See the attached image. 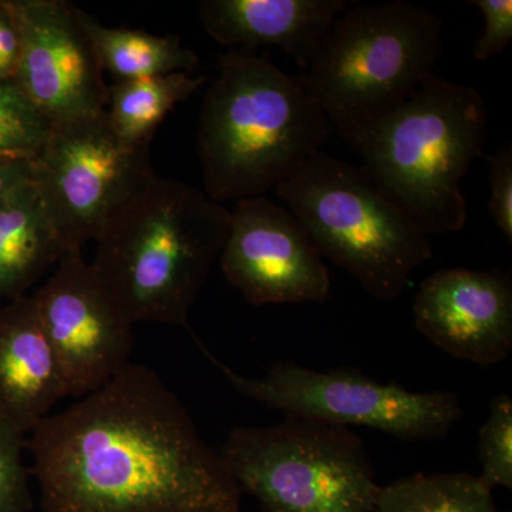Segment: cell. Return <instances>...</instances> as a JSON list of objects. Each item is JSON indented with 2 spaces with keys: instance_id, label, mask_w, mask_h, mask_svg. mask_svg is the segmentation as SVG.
Instances as JSON below:
<instances>
[{
  "instance_id": "cell-1",
  "label": "cell",
  "mask_w": 512,
  "mask_h": 512,
  "mask_svg": "<svg viewBox=\"0 0 512 512\" xmlns=\"http://www.w3.org/2000/svg\"><path fill=\"white\" fill-rule=\"evenodd\" d=\"M43 512H239L242 493L177 394L130 363L28 441Z\"/></svg>"
},
{
  "instance_id": "cell-2",
  "label": "cell",
  "mask_w": 512,
  "mask_h": 512,
  "mask_svg": "<svg viewBox=\"0 0 512 512\" xmlns=\"http://www.w3.org/2000/svg\"><path fill=\"white\" fill-rule=\"evenodd\" d=\"M330 131L305 74L284 72L268 53H225L198 116L204 192L218 204L264 197L322 151Z\"/></svg>"
},
{
  "instance_id": "cell-3",
  "label": "cell",
  "mask_w": 512,
  "mask_h": 512,
  "mask_svg": "<svg viewBox=\"0 0 512 512\" xmlns=\"http://www.w3.org/2000/svg\"><path fill=\"white\" fill-rule=\"evenodd\" d=\"M229 225L231 211L204 191L157 177L96 239L94 272L131 322L188 328Z\"/></svg>"
},
{
  "instance_id": "cell-4",
  "label": "cell",
  "mask_w": 512,
  "mask_h": 512,
  "mask_svg": "<svg viewBox=\"0 0 512 512\" xmlns=\"http://www.w3.org/2000/svg\"><path fill=\"white\" fill-rule=\"evenodd\" d=\"M488 109L474 87L427 77L356 148L380 191L427 235L467 224L464 177L484 157Z\"/></svg>"
},
{
  "instance_id": "cell-5",
  "label": "cell",
  "mask_w": 512,
  "mask_h": 512,
  "mask_svg": "<svg viewBox=\"0 0 512 512\" xmlns=\"http://www.w3.org/2000/svg\"><path fill=\"white\" fill-rule=\"evenodd\" d=\"M443 20L413 3L349 6L305 73L330 126L357 146L433 74Z\"/></svg>"
},
{
  "instance_id": "cell-6",
  "label": "cell",
  "mask_w": 512,
  "mask_h": 512,
  "mask_svg": "<svg viewBox=\"0 0 512 512\" xmlns=\"http://www.w3.org/2000/svg\"><path fill=\"white\" fill-rule=\"evenodd\" d=\"M275 194L319 254L379 301H397L413 272L433 256L429 235L377 188L362 165L318 151Z\"/></svg>"
},
{
  "instance_id": "cell-7",
  "label": "cell",
  "mask_w": 512,
  "mask_h": 512,
  "mask_svg": "<svg viewBox=\"0 0 512 512\" xmlns=\"http://www.w3.org/2000/svg\"><path fill=\"white\" fill-rule=\"evenodd\" d=\"M222 460L261 512H376L380 485L349 427L291 419L229 433Z\"/></svg>"
},
{
  "instance_id": "cell-8",
  "label": "cell",
  "mask_w": 512,
  "mask_h": 512,
  "mask_svg": "<svg viewBox=\"0 0 512 512\" xmlns=\"http://www.w3.org/2000/svg\"><path fill=\"white\" fill-rule=\"evenodd\" d=\"M198 345L239 394L291 419L369 427L403 441L444 439L463 419L454 392L414 393L356 370L318 372L291 362L275 363L262 379H249Z\"/></svg>"
},
{
  "instance_id": "cell-9",
  "label": "cell",
  "mask_w": 512,
  "mask_h": 512,
  "mask_svg": "<svg viewBox=\"0 0 512 512\" xmlns=\"http://www.w3.org/2000/svg\"><path fill=\"white\" fill-rule=\"evenodd\" d=\"M30 164L32 183L64 252L96 241L109 222L158 177L150 148L124 143L106 111L53 124Z\"/></svg>"
},
{
  "instance_id": "cell-10",
  "label": "cell",
  "mask_w": 512,
  "mask_h": 512,
  "mask_svg": "<svg viewBox=\"0 0 512 512\" xmlns=\"http://www.w3.org/2000/svg\"><path fill=\"white\" fill-rule=\"evenodd\" d=\"M30 296L69 396L100 389L130 365L134 323L101 284L83 249L64 252L46 284Z\"/></svg>"
},
{
  "instance_id": "cell-11",
  "label": "cell",
  "mask_w": 512,
  "mask_h": 512,
  "mask_svg": "<svg viewBox=\"0 0 512 512\" xmlns=\"http://www.w3.org/2000/svg\"><path fill=\"white\" fill-rule=\"evenodd\" d=\"M19 33L12 82L52 124L106 111L109 86L82 22L64 0H2Z\"/></svg>"
},
{
  "instance_id": "cell-12",
  "label": "cell",
  "mask_w": 512,
  "mask_h": 512,
  "mask_svg": "<svg viewBox=\"0 0 512 512\" xmlns=\"http://www.w3.org/2000/svg\"><path fill=\"white\" fill-rule=\"evenodd\" d=\"M221 266L251 305L326 302L328 268L295 215L268 198L235 202Z\"/></svg>"
},
{
  "instance_id": "cell-13",
  "label": "cell",
  "mask_w": 512,
  "mask_h": 512,
  "mask_svg": "<svg viewBox=\"0 0 512 512\" xmlns=\"http://www.w3.org/2000/svg\"><path fill=\"white\" fill-rule=\"evenodd\" d=\"M414 326L437 348L490 367L512 350V279L501 268L440 269L421 284Z\"/></svg>"
},
{
  "instance_id": "cell-14",
  "label": "cell",
  "mask_w": 512,
  "mask_h": 512,
  "mask_svg": "<svg viewBox=\"0 0 512 512\" xmlns=\"http://www.w3.org/2000/svg\"><path fill=\"white\" fill-rule=\"evenodd\" d=\"M346 0H201L205 32L222 46L251 52L278 47L308 72Z\"/></svg>"
},
{
  "instance_id": "cell-15",
  "label": "cell",
  "mask_w": 512,
  "mask_h": 512,
  "mask_svg": "<svg viewBox=\"0 0 512 512\" xmlns=\"http://www.w3.org/2000/svg\"><path fill=\"white\" fill-rule=\"evenodd\" d=\"M69 396L62 366L37 316L32 296L0 308V410L23 433Z\"/></svg>"
},
{
  "instance_id": "cell-16",
  "label": "cell",
  "mask_w": 512,
  "mask_h": 512,
  "mask_svg": "<svg viewBox=\"0 0 512 512\" xmlns=\"http://www.w3.org/2000/svg\"><path fill=\"white\" fill-rule=\"evenodd\" d=\"M64 254L62 242L35 184L0 201V298L25 296Z\"/></svg>"
},
{
  "instance_id": "cell-17",
  "label": "cell",
  "mask_w": 512,
  "mask_h": 512,
  "mask_svg": "<svg viewBox=\"0 0 512 512\" xmlns=\"http://www.w3.org/2000/svg\"><path fill=\"white\" fill-rule=\"evenodd\" d=\"M82 22L92 39L103 73H110L119 82L192 73L200 62L197 53L184 46L178 36L107 28L83 10Z\"/></svg>"
},
{
  "instance_id": "cell-18",
  "label": "cell",
  "mask_w": 512,
  "mask_h": 512,
  "mask_svg": "<svg viewBox=\"0 0 512 512\" xmlns=\"http://www.w3.org/2000/svg\"><path fill=\"white\" fill-rule=\"evenodd\" d=\"M207 77L171 73L148 79L119 82L109 87L106 114L117 136L136 148H150L151 140L168 114L190 99Z\"/></svg>"
},
{
  "instance_id": "cell-19",
  "label": "cell",
  "mask_w": 512,
  "mask_h": 512,
  "mask_svg": "<svg viewBox=\"0 0 512 512\" xmlns=\"http://www.w3.org/2000/svg\"><path fill=\"white\" fill-rule=\"evenodd\" d=\"M376 512H500L493 490L468 473L413 474L380 488Z\"/></svg>"
},
{
  "instance_id": "cell-20",
  "label": "cell",
  "mask_w": 512,
  "mask_h": 512,
  "mask_svg": "<svg viewBox=\"0 0 512 512\" xmlns=\"http://www.w3.org/2000/svg\"><path fill=\"white\" fill-rule=\"evenodd\" d=\"M52 127L15 83H0V154L32 160Z\"/></svg>"
},
{
  "instance_id": "cell-21",
  "label": "cell",
  "mask_w": 512,
  "mask_h": 512,
  "mask_svg": "<svg viewBox=\"0 0 512 512\" xmlns=\"http://www.w3.org/2000/svg\"><path fill=\"white\" fill-rule=\"evenodd\" d=\"M478 457L483 471V483L495 487L512 488V400L507 393L494 397L490 414L480 430Z\"/></svg>"
},
{
  "instance_id": "cell-22",
  "label": "cell",
  "mask_w": 512,
  "mask_h": 512,
  "mask_svg": "<svg viewBox=\"0 0 512 512\" xmlns=\"http://www.w3.org/2000/svg\"><path fill=\"white\" fill-rule=\"evenodd\" d=\"M25 433L0 410V512H30V471L23 451Z\"/></svg>"
},
{
  "instance_id": "cell-23",
  "label": "cell",
  "mask_w": 512,
  "mask_h": 512,
  "mask_svg": "<svg viewBox=\"0 0 512 512\" xmlns=\"http://www.w3.org/2000/svg\"><path fill=\"white\" fill-rule=\"evenodd\" d=\"M487 158L490 178V208L495 227L512 244V148L511 144L495 150Z\"/></svg>"
},
{
  "instance_id": "cell-24",
  "label": "cell",
  "mask_w": 512,
  "mask_h": 512,
  "mask_svg": "<svg viewBox=\"0 0 512 512\" xmlns=\"http://www.w3.org/2000/svg\"><path fill=\"white\" fill-rule=\"evenodd\" d=\"M484 19L483 35L474 45L473 56L478 62L501 55L512 40V0H471Z\"/></svg>"
},
{
  "instance_id": "cell-25",
  "label": "cell",
  "mask_w": 512,
  "mask_h": 512,
  "mask_svg": "<svg viewBox=\"0 0 512 512\" xmlns=\"http://www.w3.org/2000/svg\"><path fill=\"white\" fill-rule=\"evenodd\" d=\"M18 60V29L0 0V83L12 82Z\"/></svg>"
},
{
  "instance_id": "cell-26",
  "label": "cell",
  "mask_w": 512,
  "mask_h": 512,
  "mask_svg": "<svg viewBox=\"0 0 512 512\" xmlns=\"http://www.w3.org/2000/svg\"><path fill=\"white\" fill-rule=\"evenodd\" d=\"M29 183H32L30 160L0 156V201Z\"/></svg>"
},
{
  "instance_id": "cell-27",
  "label": "cell",
  "mask_w": 512,
  "mask_h": 512,
  "mask_svg": "<svg viewBox=\"0 0 512 512\" xmlns=\"http://www.w3.org/2000/svg\"><path fill=\"white\" fill-rule=\"evenodd\" d=\"M2 305H3V299L0 298V308H2Z\"/></svg>"
},
{
  "instance_id": "cell-28",
  "label": "cell",
  "mask_w": 512,
  "mask_h": 512,
  "mask_svg": "<svg viewBox=\"0 0 512 512\" xmlns=\"http://www.w3.org/2000/svg\"><path fill=\"white\" fill-rule=\"evenodd\" d=\"M0 156H3V154H0ZM6 157H9V156H6Z\"/></svg>"
}]
</instances>
